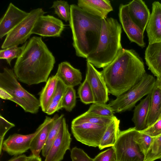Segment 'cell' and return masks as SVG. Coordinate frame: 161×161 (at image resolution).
I'll list each match as a JSON object with an SVG mask.
<instances>
[{"label":"cell","instance_id":"cell-1","mask_svg":"<svg viewBox=\"0 0 161 161\" xmlns=\"http://www.w3.org/2000/svg\"><path fill=\"white\" fill-rule=\"evenodd\" d=\"M54 57L41 37L33 36L17 59L14 71L19 81L29 86L46 82L53 69Z\"/></svg>","mask_w":161,"mask_h":161},{"label":"cell","instance_id":"cell-2","mask_svg":"<svg viewBox=\"0 0 161 161\" xmlns=\"http://www.w3.org/2000/svg\"><path fill=\"white\" fill-rule=\"evenodd\" d=\"M101 72L108 93L116 97L128 91L146 74L138 54L133 49L123 48Z\"/></svg>","mask_w":161,"mask_h":161},{"label":"cell","instance_id":"cell-3","mask_svg":"<svg viewBox=\"0 0 161 161\" xmlns=\"http://www.w3.org/2000/svg\"><path fill=\"white\" fill-rule=\"evenodd\" d=\"M69 22L75 54L86 59L97 47L102 19L87 13L77 5L72 4L70 5Z\"/></svg>","mask_w":161,"mask_h":161},{"label":"cell","instance_id":"cell-4","mask_svg":"<svg viewBox=\"0 0 161 161\" xmlns=\"http://www.w3.org/2000/svg\"><path fill=\"white\" fill-rule=\"evenodd\" d=\"M122 26L113 18L102 19L100 37L97 47L86 61L98 68L107 66L123 49L121 43Z\"/></svg>","mask_w":161,"mask_h":161},{"label":"cell","instance_id":"cell-5","mask_svg":"<svg viewBox=\"0 0 161 161\" xmlns=\"http://www.w3.org/2000/svg\"><path fill=\"white\" fill-rule=\"evenodd\" d=\"M19 81L11 69L4 68L0 73V87L12 96L10 101L19 106L26 112L37 113L40 107L39 99L24 89Z\"/></svg>","mask_w":161,"mask_h":161},{"label":"cell","instance_id":"cell-6","mask_svg":"<svg viewBox=\"0 0 161 161\" xmlns=\"http://www.w3.org/2000/svg\"><path fill=\"white\" fill-rule=\"evenodd\" d=\"M156 80L153 75L146 73L129 90L111 101L108 104L114 112L119 113L131 110L142 97L151 93Z\"/></svg>","mask_w":161,"mask_h":161},{"label":"cell","instance_id":"cell-7","mask_svg":"<svg viewBox=\"0 0 161 161\" xmlns=\"http://www.w3.org/2000/svg\"><path fill=\"white\" fill-rule=\"evenodd\" d=\"M135 127L120 131L114 145L116 161H144L145 155L134 140Z\"/></svg>","mask_w":161,"mask_h":161},{"label":"cell","instance_id":"cell-8","mask_svg":"<svg viewBox=\"0 0 161 161\" xmlns=\"http://www.w3.org/2000/svg\"><path fill=\"white\" fill-rule=\"evenodd\" d=\"M46 13L41 8L31 10L24 19L7 35L1 48L4 49L25 43L32 34V31L37 19Z\"/></svg>","mask_w":161,"mask_h":161},{"label":"cell","instance_id":"cell-9","mask_svg":"<svg viewBox=\"0 0 161 161\" xmlns=\"http://www.w3.org/2000/svg\"><path fill=\"white\" fill-rule=\"evenodd\" d=\"M108 125L84 123L71 125L72 133L75 139L88 146L98 147Z\"/></svg>","mask_w":161,"mask_h":161},{"label":"cell","instance_id":"cell-10","mask_svg":"<svg viewBox=\"0 0 161 161\" xmlns=\"http://www.w3.org/2000/svg\"><path fill=\"white\" fill-rule=\"evenodd\" d=\"M71 141V134L64 117L58 132L44 161H62L66 151L70 149Z\"/></svg>","mask_w":161,"mask_h":161},{"label":"cell","instance_id":"cell-11","mask_svg":"<svg viewBox=\"0 0 161 161\" xmlns=\"http://www.w3.org/2000/svg\"><path fill=\"white\" fill-rule=\"evenodd\" d=\"M42 126L41 124L33 133L28 135L14 133L4 141L2 150L12 156L21 155L30 149L32 141Z\"/></svg>","mask_w":161,"mask_h":161},{"label":"cell","instance_id":"cell-12","mask_svg":"<svg viewBox=\"0 0 161 161\" xmlns=\"http://www.w3.org/2000/svg\"><path fill=\"white\" fill-rule=\"evenodd\" d=\"M119 17L121 26L130 42L135 43L142 48L144 47V32L132 19L127 4L120 5Z\"/></svg>","mask_w":161,"mask_h":161},{"label":"cell","instance_id":"cell-13","mask_svg":"<svg viewBox=\"0 0 161 161\" xmlns=\"http://www.w3.org/2000/svg\"><path fill=\"white\" fill-rule=\"evenodd\" d=\"M86 77L92 91L95 102L106 103L109 100L108 91L101 72L91 63L87 62Z\"/></svg>","mask_w":161,"mask_h":161},{"label":"cell","instance_id":"cell-14","mask_svg":"<svg viewBox=\"0 0 161 161\" xmlns=\"http://www.w3.org/2000/svg\"><path fill=\"white\" fill-rule=\"evenodd\" d=\"M65 26L62 20L54 16L43 15L36 21L31 34L43 37H59L61 36Z\"/></svg>","mask_w":161,"mask_h":161},{"label":"cell","instance_id":"cell-15","mask_svg":"<svg viewBox=\"0 0 161 161\" xmlns=\"http://www.w3.org/2000/svg\"><path fill=\"white\" fill-rule=\"evenodd\" d=\"M10 3L0 20V38L2 39L10 32L29 14Z\"/></svg>","mask_w":161,"mask_h":161},{"label":"cell","instance_id":"cell-16","mask_svg":"<svg viewBox=\"0 0 161 161\" xmlns=\"http://www.w3.org/2000/svg\"><path fill=\"white\" fill-rule=\"evenodd\" d=\"M149 44L161 42V3L152 4V12L146 27Z\"/></svg>","mask_w":161,"mask_h":161},{"label":"cell","instance_id":"cell-17","mask_svg":"<svg viewBox=\"0 0 161 161\" xmlns=\"http://www.w3.org/2000/svg\"><path fill=\"white\" fill-rule=\"evenodd\" d=\"M77 5L87 13L102 19L107 18L108 14L113 10L108 0H79Z\"/></svg>","mask_w":161,"mask_h":161},{"label":"cell","instance_id":"cell-18","mask_svg":"<svg viewBox=\"0 0 161 161\" xmlns=\"http://www.w3.org/2000/svg\"><path fill=\"white\" fill-rule=\"evenodd\" d=\"M127 5L132 19L144 32L151 14L149 9L142 0H133Z\"/></svg>","mask_w":161,"mask_h":161},{"label":"cell","instance_id":"cell-19","mask_svg":"<svg viewBox=\"0 0 161 161\" xmlns=\"http://www.w3.org/2000/svg\"><path fill=\"white\" fill-rule=\"evenodd\" d=\"M59 116L57 114L53 117L46 116L42 124V126L37 134L33 139L30 150L32 154L39 156L47 141L49 132L56 118Z\"/></svg>","mask_w":161,"mask_h":161},{"label":"cell","instance_id":"cell-20","mask_svg":"<svg viewBox=\"0 0 161 161\" xmlns=\"http://www.w3.org/2000/svg\"><path fill=\"white\" fill-rule=\"evenodd\" d=\"M55 75L67 87L77 86L81 84L82 80L80 70L75 68L67 61L62 62L58 64Z\"/></svg>","mask_w":161,"mask_h":161},{"label":"cell","instance_id":"cell-21","mask_svg":"<svg viewBox=\"0 0 161 161\" xmlns=\"http://www.w3.org/2000/svg\"><path fill=\"white\" fill-rule=\"evenodd\" d=\"M146 63L157 77L161 76V42L148 44L145 51Z\"/></svg>","mask_w":161,"mask_h":161},{"label":"cell","instance_id":"cell-22","mask_svg":"<svg viewBox=\"0 0 161 161\" xmlns=\"http://www.w3.org/2000/svg\"><path fill=\"white\" fill-rule=\"evenodd\" d=\"M151 103V95L141 101L134 110L132 120L136 130L140 131L147 128V120Z\"/></svg>","mask_w":161,"mask_h":161},{"label":"cell","instance_id":"cell-23","mask_svg":"<svg viewBox=\"0 0 161 161\" xmlns=\"http://www.w3.org/2000/svg\"><path fill=\"white\" fill-rule=\"evenodd\" d=\"M58 80L56 75L49 77L40 92L39 100L40 107L45 113L51 103Z\"/></svg>","mask_w":161,"mask_h":161},{"label":"cell","instance_id":"cell-24","mask_svg":"<svg viewBox=\"0 0 161 161\" xmlns=\"http://www.w3.org/2000/svg\"><path fill=\"white\" fill-rule=\"evenodd\" d=\"M120 120L114 116L107 128L98 146L99 149L113 146L117 140L119 133Z\"/></svg>","mask_w":161,"mask_h":161},{"label":"cell","instance_id":"cell-25","mask_svg":"<svg viewBox=\"0 0 161 161\" xmlns=\"http://www.w3.org/2000/svg\"><path fill=\"white\" fill-rule=\"evenodd\" d=\"M151 95V103L147 120V127L161 118V90L154 87Z\"/></svg>","mask_w":161,"mask_h":161},{"label":"cell","instance_id":"cell-26","mask_svg":"<svg viewBox=\"0 0 161 161\" xmlns=\"http://www.w3.org/2000/svg\"><path fill=\"white\" fill-rule=\"evenodd\" d=\"M113 118L101 116L86 111L74 119L71 125L89 123L107 126Z\"/></svg>","mask_w":161,"mask_h":161},{"label":"cell","instance_id":"cell-27","mask_svg":"<svg viewBox=\"0 0 161 161\" xmlns=\"http://www.w3.org/2000/svg\"><path fill=\"white\" fill-rule=\"evenodd\" d=\"M64 117V115L62 114L55 119L53 125L49 132L46 143L42 151V155L43 157L45 158L47 155L58 132Z\"/></svg>","mask_w":161,"mask_h":161},{"label":"cell","instance_id":"cell-28","mask_svg":"<svg viewBox=\"0 0 161 161\" xmlns=\"http://www.w3.org/2000/svg\"><path fill=\"white\" fill-rule=\"evenodd\" d=\"M27 43L25 42L21 47L14 46L1 50L0 51V58L5 59L10 65L12 60L19 58L22 53Z\"/></svg>","mask_w":161,"mask_h":161},{"label":"cell","instance_id":"cell-29","mask_svg":"<svg viewBox=\"0 0 161 161\" xmlns=\"http://www.w3.org/2000/svg\"><path fill=\"white\" fill-rule=\"evenodd\" d=\"M77 93L81 101L83 103L88 104L95 103L92 91L86 77L83 82L79 86Z\"/></svg>","mask_w":161,"mask_h":161},{"label":"cell","instance_id":"cell-30","mask_svg":"<svg viewBox=\"0 0 161 161\" xmlns=\"http://www.w3.org/2000/svg\"><path fill=\"white\" fill-rule=\"evenodd\" d=\"M87 112L99 116L109 118L114 116V112L108 104L95 102L90 106Z\"/></svg>","mask_w":161,"mask_h":161},{"label":"cell","instance_id":"cell-31","mask_svg":"<svg viewBox=\"0 0 161 161\" xmlns=\"http://www.w3.org/2000/svg\"><path fill=\"white\" fill-rule=\"evenodd\" d=\"M51 8L54 9L55 14L65 22L69 21L70 16V5L64 0H57L53 3Z\"/></svg>","mask_w":161,"mask_h":161},{"label":"cell","instance_id":"cell-32","mask_svg":"<svg viewBox=\"0 0 161 161\" xmlns=\"http://www.w3.org/2000/svg\"><path fill=\"white\" fill-rule=\"evenodd\" d=\"M161 158V134L154 137L144 161H154Z\"/></svg>","mask_w":161,"mask_h":161},{"label":"cell","instance_id":"cell-33","mask_svg":"<svg viewBox=\"0 0 161 161\" xmlns=\"http://www.w3.org/2000/svg\"><path fill=\"white\" fill-rule=\"evenodd\" d=\"M76 91L74 87H67L62 99V107L66 111L70 112L76 104Z\"/></svg>","mask_w":161,"mask_h":161},{"label":"cell","instance_id":"cell-34","mask_svg":"<svg viewBox=\"0 0 161 161\" xmlns=\"http://www.w3.org/2000/svg\"><path fill=\"white\" fill-rule=\"evenodd\" d=\"M134 138L145 156L153 141L154 137H151L136 130Z\"/></svg>","mask_w":161,"mask_h":161},{"label":"cell","instance_id":"cell-35","mask_svg":"<svg viewBox=\"0 0 161 161\" xmlns=\"http://www.w3.org/2000/svg\"><path fill=\"white\" fill-rule=\"evenodd\" d=\"M15 125L5 119L1 114L0 115V153L1 154L2 147L4 136L7 132Z\"/></svg>","mask_w":161,"mask_h":161},{"label":"cell","instance_id":"cell-36","mask_svg":"<svg viewBox=\"0 0 161 161\" xmlns=\"http://www.w3.org/2000/svg\"><path fill=\"white\" fill-rule=\"evenodd\" d=\"M70 157L72 161H94L84 150L76 147L70 151Z\"/></svg>","mask_w":161,"mask_h":161},{"label":"cell","instance_id":"cell-37","mask_svg":"<svg viewBox=\"0 0 161 161\" xmlns=\"http://www.w3.org/2000/svg\"><path fill=\"white\" fill-rule=\"evenodd\" d=\"M93 159L94 161H116L115 151L112 147L100 152Z\"/></svg>","mask_w":161,"mask_h":161},{"label":"cell","instance_id":"cell-38","mask_svg":"<svg viewBox=\"0 0 161 161\" xmlns=\"http://www.w3.org/2000/svg\"><path fill=\"white\" fill-rule=\"evenodd\" d=\"M152 137H156L161 134V118L152 125L144 130L139 131Z\"/></svg>","mask_w":161,"mask_h":161},{"label":"cell","instance_id":"cell-39","mask_svg":"<svg viewBox=\"0 0 161 161\" xmlns=\"http://www.w3.org/2000/svg\"><path fill=\"white\" fill-rule=\"evenodd\" d=\"M67 87L61 80L58 79L51 103L62 100Z\"/></svg>","mask_w":161,"mask_h":161},{"label":"cell","instance_id":"cell-40","mask_svg":"<svg viewBox=\"0 0 161 161\" xmlns=\"http://www.w3.org/2000/svg\"><path fill=\"white\" fill-rule=\"evenodd\" d=\"M62 108V100L52 103L49 105L45 113L49 115H52Z\"/></svg>","mask_w":161,"mask_h":161},{"label":"cell","instance_id":"cell-41","mask_svg":"<svg viewBox=\"0 0 161 161\" xmlns=\"http://www.w3.org/2000/svg\"><path fill=\"white\" fill-rule=\"evenodd\" d=\"M0 97L4 100H10L13 98L10 94L5 89L0 87Z\"/></svg>","mask_w":161,"mask_h":161},{"label":"cell","instance_id":"cell-42","mask_svg":"<svg viewBox=\"0 0 161 161\" xmlns=\"http://www.w3.org/2000/svg\"><path fill=\"white\" fill-rule=\"evenodd\" d=\"M27 158L25 155L23 154L14 157L7 161H26Z\"/></svg>","mask_w":161,"mask_h":161},{"label":"cell","instance_id":"cell-43","mask_svg":"<svg viewBox=\"0 0 161 161\" xmlns=\"http://www.w3.org/2000/svg\"><path fill=\"white\" fill-rule=\"evenodd\" d=\"M26 161H42L41 158L39 156L31 155L28 157Z\"/></svg>","mask_w":161,"mask_h":161},{"label":"cell","instance_id":"cell-44","mask_svg":"<svg viewBox=\"0 0 161 161\" xmlns=\"http://www.w3.org/2000/svg\"><path fill=\"white\" fill-rule=\"evenodd\" d=\"M155 86L161 90V76L157 78Z\"/></svg>","mask_w":161,"mask_h":161},{"label":"cell","instance_id":"cell-45","mask_svg":"<svg viewBox=\"0 0 161 161\" xmlns=\"http://www.w3.org/2000/svg\"><path fill=\"white\" fill-rule=\"evenodd\" d=\"M160 159V160H161V158Z\"/></svg>","mask_w":161,"mask_h":161}]
</instances>
